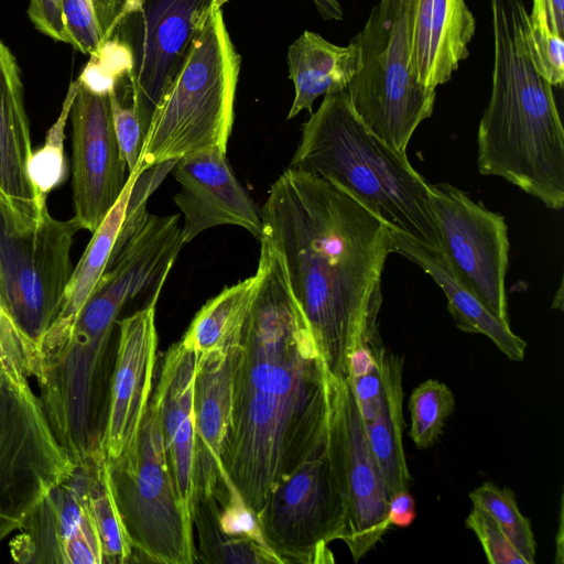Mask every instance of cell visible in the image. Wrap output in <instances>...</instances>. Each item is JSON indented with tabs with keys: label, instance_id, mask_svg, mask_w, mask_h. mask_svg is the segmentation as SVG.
<instances>
[{
	"label": "cell",
	"instance_id": "cell-32",
	"mask_svg": "<svg viewBox=\"0 0 564 564\" xmlns=\"http://www.w3.org/2000/svg\"><path fill=\"white\" fill-rule=\"evenodd\" d=\"M454 408L452 390L438 380L429 379L413 390L409 400V435L419 449H426L437 442Z\"/></svg>",
	"mask_w": 564,
	"mask_h": 564
},
{
	"label": "cell",
	"instance_id": "cell-11",
	"mask_svg": "<svg viewBox=\"0 0 564 564\" xmlns=\"http://www.w3.org/2000/svg\"><path fill=\"white\" fill-rule=\"evenodd\" d=\"M328 420L326 448L345 502L343 542L355 562L390 529L389 492L369 445L352 386L327 370Z\"/></svg>",
	"mask_w": 564,
	"mask_h": 564
},
{
	"label": "cell",
	"instance_id": "cell-23",
	"mask_svg": "<svg viewBox=\"0 0 564 564\" xmlns=\"http://www.w3.org/2000/svg\"><path fill=\"white\" fill-rule=\"evenodd\" d=\"M391 243L392 252L416 263L443 290L448 311L462 332L487 336L512 361L523 359L527 343L511 330L510 324L496 317L463 286L441 252L430 250L392 229Z\"/></svg>",
	"mask_w": 564,
	"mask_h": 564
},
{
	"label": "cell",
	"instance_id": "cell-30",
	"mask_svg": "<svg viewBox=\"0 0 564 564\" xmlns=\"http://www.w3.org/2000/svg\"><path fill=\"white\" fill-rule=\"evenodd\" d=\"M123 0H63L70 45L93 55L123 20Z\"/></svg>",
	"mask_w": 564,
	"mask_h": 564
},
{
	"label": "cell",
	"instance_id": "cell-19",
	"mask_svg": "<svg viewBox=\"0 0 564 564\" xmlns=\"http://www.w3.org/2000/svg\"><path fill=\"white\" fill-rule=\"evenodd\" d=\"M239 346L197 356L194 382L195 500L216 497L232 485L223 465V454L231 423Z\"/></svg>",
	"mask_w": 564,
	"mask_h": 564
},
{
	"label": "cell",
	"instance_id": "cell-40",
	"mask_svg": "<svg viewBox=\"0 0 564 564\" xmlns=\"http://www.w3.org/2000/svg\"><path fill=\"white\" fill-rule=\"evenodd\" d=\"M347 379L352 386L354 393L365 424H371L379 412L381 402V377L379 360L377 367L370 372L355 379Z\"/></svg>",
	"mask_w": 564,
	"mask_h": 564
},
{
	"label": "cell",
	"instance_id": "cell-7",
	"mask_svg": "<svg viewBox=\"0 0 564 564\" xmlns=\"http://www.w3.org/2000/svg\"><path fill=\"white\" fill-rule=\"evenodd\" d=\"M415 0H380L362 30L360 67L347 91L362 122L393 149L406 153L414 131L433 113L436 91L420 85L410 68Z\"/></svg>",
	"mask_w": 564,
	"mask_h": 564
},
{
	"label": "cell",
	"instance_id": "cell-25",
	"mask_svg": "<svg viewBox=\"0 0 564 564\" xmlns=\"http://www.w3.org/2000/svg\"><path fill=\"white\" fill-rule=\"evenodd\" d=\"M32 153L20 68L0 40V191L7 196L25 202L46 199L37 195L29 176Z\"/></svg>",
	"mask_w": 564,
	"mask_h": 564
},
{
	"label": "cell",
	"instance_id": "cell-15",
	"mask_svg": "<svg viewBox=\"0 0 564 564\" xmlns=\"http://www.w3.org/2000/svg\"><path fill=\"white\" fill-rule=\"evenodd\" d=\"M69 118L74 218L93 234L122 193L128 167L113 131L109 95L93 94L79 84Z\"/></svg>",
	"mask_w": 564,
	"mask_h": 564
},
{
	"label": "cell",
	"instance_id": "cell-4",
	"mask_svg": "<svg viewBox=\"0 0 564 564\" xmlns=\"http://www.w3.org/2000/svg\"><path fill=\"white\" fill-rule=\"evenodd\" d=\"M290 167L340 187L389 227L441 252L430 183L400 152L377 137L356 113L348 91L325 95L302 126Z\"/></svg>",
	"mask_w": 564,
	"mask_h": 564
},
{
	"label": "cell",
	"instance_id": "cell-21",
	"mask_svg": "<svg viewBox=\"0 0 564 564\" xmlns=\"http://www.w3.org/2000/svg\"><path fill=\"white\" fill-rule=\"evenodd\" d=\"M476 21L465 0H415L410 68L416 82L436 90L468 57Z\"/></svg>",
	"mask_w": 564,
	"mask_h": 564
},
{
	"label": "cell",
	"instance_id": "cell-18",
	"mask_svg": "<svg viewBox=\"0 0 564 564\" xmlns=\"http://www.w3.org/2000/svg\"><path fill=\"white\" fill-rule=\"evenodd\" d=\"M171 171L180 186L173 200L184 216V245L221 225L239 226L260 241L261 212L232 173L226 151L207 148L188 153Z\"/></svg>",
	"mask_w": 564,
	"mask_h": 564
},
{
	"label": "cell",
	"instance_id": "cell-2",
	"mask_svg": "<svg viewBox=\"0 0 564 564\" xmlns=\"http://www.w3.org/2000/svg\"><path fill=\"white\" fill-rule=\"evenodd\" d=\"M260 212L328 371L348 378L350 352L380 336L391 228L340 187L290 166Z\"/></svg>",
	"mask_w": 564,
	"mask_h": 564
},
{
	"label": "cell",
	"instance_id": "cell-14",
	"mask_svg": "<svg viewBox=\"0 0 564 564\" xmlns=\"http://www.w3.org/2000/svg\"><path fill=\"white\" fill-rule=\"evenodd\" d=\"M229 0H123L130 21L131 105L143 138L155 105L181 65L195 32ZM122 21V22H123Z\"/></svg>",
	"mask_w": 564,
	"mask_h": 564
},
{
	"label": "cell",
	"instance_id": "cell-24",
	"mask_svg": "<svg viewBox=\"0 0 564 564\" xmlns=\"http://www.w3.org/2000/svg\"><path fill=\"white\" fill-rule=\"evenodd\" d=\"M286 62L294 85L288 115L292 119L302 110L312 113L319 96L346 90L360 67V51L354 40L339 46L318 33L304 31L289 46Z\"/></svg>",
	"mask_w": 564,
	"mask_h": 564
},
{
	"label": "cell",
	"instance_id": "cell-29",
	"mask_svg": "<svg viewBox=\"0 0 564 564\" xmlns=\"http://www.w3.org/2000/svg\"><path fill=\"white\" fill-rule=\"evenodd\" d=\"M87 494L89 511L102 547L104 563L135 561L112 494L106 456L91 464Z\"/></svg>",
	"mask_w": 564,
	"mask_h": 564
},
{
	"label": "cell",
	"instance_id": "cell-20",
	"mask_svg": "<svg viewBox=\"0 0 564 564\" xmlns=\"http://www.w3.org/2000/svg\"><path fill=\"white\" fill-rule=\"evenodd\" d=\"M197 355L182 340L164 354L152 399L180 500L193 520L195 503L194 382Z\"/></svg>",
	"mask_w": 564,
	"mask_h": 564
},
{
	"label": "cell",
	"instance_id": "cell-37",
	"mask_svg": "<svg viewBox=\"0 0 564 564\" xmlns=\"http://www.w3.org/2000/svg\"><path fill=\"white\" fill-rule=\"evenodd\" d=\"M528 43L532 63L552 86L564 82V41L539 25L529 22Z\"/></svg>",
	"mask_w": 564,
	"mask_h": 564
},
{
	"label": "cell",
	"instance_id": "cell-8",
	"mask_svg": "<svg viewBox=\"0 0 564 564\" xmlns=\"http://www.w3.org/2000/svg\"><path fill=\"white\" fill-rule=\"evenodd\" d=\"M107 465L133 552L152 563H196L193 520L175 489L152 397L134 446Z\"/></svg>",
	"mask_w": 564,
	"mask_h": 564
},
{
	"label": "cell",
	"instance_id": "cell-38",
	"mask_svg": "<svg viewBox=\"0 0 564 564\" xmlns=\"http://www.w3.org/2000/svg\"><path fill=\"white\" fill-rule=\"evenodd\" d=\"M109 98L113 131L129 175L138 166L143 145L142 128L132 105L123 106L116 90L109 95Z\"/></svg>",
	"mask_w": 564,
	"mask_h": 564
},
{
	"label": "cell",
	"instance_id": "cell-16",
	"mask_svg": "<svg viewBox=\"0 0 564 564\" xmlns=\"http://www.w3.org/2000/svg\"><path fill=\"white\" fill-rule=\"evenodd\" d=\"M94 462L76 466L74 473L39 503L10 542L15 562L104 563L100 539L88 507L89 471Z\"/></svg>",
	"mask_w": 564,
	"mask_h": 564
},
{
	"label": "cell",
	"instance_id": "cell-3",
	"mask_svg": "<svg viewBox=\"0 0 564 564\" xmlns=\"http://www.w3.org/2000/svg\"><path fill=\"white\" fill-rule=\"evenodd\" d=\"M491 95L480 119V174L518 186L551 209L564 205V130L553 86L532 63L522 0H491Z\"/></svg>",
	"mask_w": 564,
	"mask_h": 564
},
{
	"label": "cell",
	"instance_id": "cell-12",
	"mask_svg": "<svg viewBox=\"0 0 564 564\" xmlns=\"http://www.w3.org/2000/svg\"><path fill=\"white\" fill-rule=\"evenodd\" d=\"M257 518L282 564L334 563L328 545L344 538L346 509L327 448L280 481Z\"/></svg>",
	"mask_w": 564,
	"mask_h": 564
},
{
	"label": "cell",
	"instance_id": "cell-6",
	"mask_svg": "<svg viewBox=\"0 0 564 564\" xmlns=\"http://www.w3.org/2000/svg\"><path fill=\"white\" fill-rule=\"evenodd\" d=\"M79 229L74 217L53 218L46 199L25 202L0 191V302L37 348L59 312Z\"/></svg>",
	"mask_w": 564,
	"mask_h": 564
},
{
	"label": "cell",
	"instance_id": "cell-39",
	"mask_svg": "<svg viewBox=\"0 0 564 564\" xmlns=\"http://www.w3.org/2000/svg\"><path fill=\"white\" fill-rule=\"evenodd\" d=\"M28 15L41 33L55 41L70 44L63 0H30Z\"/></svg>",
	"mask_w": 564,
	"mask_h": 564
},
{
	"label": "cell",
	"instance_id": "cell-1",
	"mask_svg": "<svg viewBox=\"0 0 564 564\" xmlns=\"http://www.w3.org/2000/svg\"><path fill=\"white\" fill-rule=\"evenodd\" d=\"M260 243L223 454L229 481L256 514L280 481L326 447L328 420V369L279 251L264 237Z\"/></svg>",
	"mask_w": 564,
	"mask_h": 564
},
{
	"label": "cell",
	"instance_id": "cell-35",
	"mask_svg": "<svg viewBox=\"0 0 564 564\" xmlns=\"http://www.w3.org/2000/svg\"><path fill=\"white\" fill-rule=\"evenodd\" d=\"M0 362L10 383L28 388L40 366L37 346L15 325L0 302Z\"/></svg>",
	"mask_w": 564,
	"mask_h": 564
},
{
	"label": "cell",
	"instance_id": "cell-28",
	"mask_svg": "<svg viewBox=\"0 0 564 564\" xmlns=\"http://www.w3.org/2000/svg\"><path fill=\"white\" fill-rule=\"evenodd\" d=\"M253 275L225 288L196 313L181 339L185 346L204 356L240 344L256 293Z\"/></svg>",
	"mask_w": 564,
	"mask_h": 564
},
{
	"label": "cell",
	"instance_id": "cell-31",
	"mask_svg": "<svg viewBox=\"0 0 564 564\" xmlns=\"http://www.w3.org/2000/svg\"><path fill=\"white\" fill-rule=\"evenodd\" d=\"M469 498L473 506L480 507L495 519L527 564H533L536 554L534 534L530 520L521 513L512 490L484 482L469 494Z\"/></svg>",
	"mask_w": 564,
	"mask_h": 564
},
{
	"label": "cell",
	"instance_id": "cell-44",
	"mask_svg": "<svg viewBox=\"0 0 564 564\" xmlns=\"http://www.w3.org/2000/svg\"><path fill=\"white\" fill-rule=\"evenodd\" d=\"M7 381H9V380H8V378H7V376H6V372H4V370H3V367H2V365H1V362H0V388H1V387H2Z\"/></svg>",
	"mask_w": 564,
	"mask_h": 564
},
{
	"label": "cell",
	"instance_id": "cell-13",
	"mask_svg": "<svg viewBox=\"0 0 564 564\" xmlns=\"http://www.w3.org/2000/svg\"><path fill=\"white\" fill-rule=\"evenodd\" d=\"M441 254L454 276L509 324L505 279L509 240L503 216L448 183L430 184Z\"/></svg>",
	"mask_w": 564,
	"mask_h": 564
},
{
	"label": "cell",
	"instance_id": "cell-41",
	"mask_svg": "<svg viewBox=\"0 0 564 564\" xmlns=\"http://www.w3.org/2000/svg\"><path fill=\"white\" fill-rule=\"evenodd\" d=\"M529 22L563 37L564 0H533Z\"/></svg>",
	"mask_w": 564,
	"mask_h": 564
},
{
	"label": "cell",
	"instance_id": "cell-27",
	"mask_svg": "<svg viewBox=\"0 0 564 564\" xmlns=\"http://www.w3.org/2000/svg\"><path fill=\"white\" fill-rule=\"evenodd\" d=\"M381 377V402L379 412L369 425L367 436L378 463L387 490L393 494L408 490L410 473L403 448V365L402 357L384 347L378 355Z\"/></svg>",
	"mask_w": 564,
	"mask_h": 564
},
{
	"label": "cell",
	"instance_id": "cell-10",
	"mask_svg": "<svg viewBox=\"0 0 564 564\" xmlns=\"http://www.w3.org/2000/svg\"><path fill=\"white\" fill-rule=\"evenodd\" d=\"M76 465L59 445L30 387L0 388V542L20 530Z\"/></svg>",
	"mask_w": 564,
	"mask_h": 564
},
{
	"label": "cell",
	"instance_id": "cell-43",
	"mask_svg": "<svg viewBox=\"0 0 564 564\" xmlns=\"http://www.w3.org/2000/svg\"><path fill=\"white\" fill-rule=\"evenodd\" d=\"M324 20H343L344 13L337 0H313Z\"/></svg>",
	"mask_w": 564,
	"mask_h": 564
},
{
	"label": "cell",
	"instance_id": "cell-33",
	"mask_svg": "<svg viewBox=\"0 0 564 564\" xmlns=\"http://www.w3.org/2000/svg\"><path fill=\"white\" fill-rule=\"evenodd\" d=\"M78 86L79 82L77 79L69 84L61 112L47 130L43 147L33 152L30 158L28 165L29 176L40 196H47L65 178V128Z\"/></svg>",
	"mask_w": 564,
	"mask_h": 564
},
{
	"label": "cell",
	"instance_id": "cell-5",
	"mask_svg": "<svg viewBox=\"0 0 564 564\" xmlns=\"http://www.w3.org/2000/svg\"><path fill=\"white\" fill-rule=\"evenodd\" d=\"M240 64L221 7H216L155 105L135 171L207 148L227 151Z\"/></svg>",
	"mask_w": 564,
	"mask_h": 564
},
{
	"label": "cell",
	"instance_id": "cell-42",
	"mask_svg": "<svg viewBox=\"0 0 564 564\" xmlns=\"http://www.w3.org/2000/svg\"><path fill=\"white\" fill-rule=\"evenodd\" d=\"M415 516V501L409 490L398 491L389 498L388 521L390 525L406 528L412 524Z\"/></svg>",
	"mask_w": 564,
	"mask_h": 564
},
{
	"label": "cell",
	"instance_id": "cell-34",
	"mask_svg": "<svg viewBox=\"0 0 564 564\" xmlns=\"http://www.w3.org/2000/svg\"><path fill=\"white\" fill-rule=\"evenodd\" d=\"M132 51L119 39L106 40L82 70L77 80L93 94L108 96L117 83L132 70Z\"/></svg>",
	"mask_w": 564,
	"mask_h": 564
},
{
	"label": "cell",
	"instance_id": "cell-36",
	"mask_svg": "<svg viewBox=\"0 0 564 564\" xmlns=\"http://www.w3.org/2000/svg\"><path fill=\"white\" fill-rule=\"evenodd\" d=\"M466 525L479 540L489 563L527 564L495 519L480 507H473L466 519Z\"/></svg>",
	"mask_w": 564,
	"mask_h": 564
},
{
	"label": "cell",
	"instance_id": "cell-17",
	"mask_svg": "<svg viewBox=\"0 0 564 564\" xmlns=\"http://www.w3.org/2000/svg\"><path fill=\"white\" fill-rule=\"evenodd\" d=\"M156 349L155 304L150 303L119 322L101 442L107 459L130 451L138 440L152 397Z\"/></svg>",
	"mask_w": 564,
	"mask_h": 564
},
{
	"label": "cell",
	"instance_id": "cell-22",
	"mask_svg": "<svg viewBox=\"0 0 564 564\" xmlns=\"http://www.w3.org/2000/svg\"><path fill=\"white\" fill-rule=\"evenodd\" d=\"M193 525L198 534L196 562L282 564L265 542L257 514L235 487L218 498L196 499Z\"/></svg>",
	"mask_w": 564,
	"mask_h": 564
},
{
	"label": "cell",
	"instance_id": "cell-26",
	"mask_svg": "<svg viewBox=\"0 0 564 564\" xmlns=\"http://www.w3.org/2000/svg\"><path fill=\"white\" fill-rule=\"evenodd\" d=\"M139 174L134 171L128 175L126 186L118 200L93 232L82 258L73 269L63 293L59 312L39 346L40 358L69 337L79 314L106 272L126 217L133 184Z\"/></svg>",
	"mask_w": 564,
	"mask_h": 564
},
{
	"label": "cell",
	"instance_id": "cell-9",
	"mask_svg": "<svg viewBox=\"0 0 564 564\" xmlns=\"http://www.w3.org/2000/svg\"><path fill=\"white\" fill-rule=\"evenodd\" d=\"M113 327L78 318L69 337L40 358V401L54 436L76 466L105 456L109 344Z\"/></svg>",
	"mask_w": 564,
	"mask_h": 564
}]
</instances>
